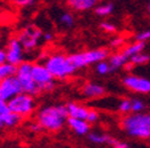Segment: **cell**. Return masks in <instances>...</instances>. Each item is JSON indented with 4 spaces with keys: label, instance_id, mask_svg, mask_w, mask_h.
Wrapping results in <instances>:
<instances>
[{
    "label": "cell",
    "instance_id": "6da1fadb",
    "mask_svg": "<svg viewBox=\"0 0 150 148\" xmlns=\"http://www.w3.org/2000/svg\"><path fill=\"white\" fill-rule=\"evenodd\" d=\"M67 118H69V113L66 106H48L38 112L37 121L40 124L43 129L55 132L62 129Z\"/></svg>",
    "mask_w": 150,
    "mask_h": 148
},
{
    "label": "cell",
    "instance_id": "7a4b0ae2",
    "mask_svg": "<svg viewBox=\"0 0 150 148\" xmlns=\"http://www.w3.org/2000/svg\"><path fill=\"white\" fill-rule=\"evenodd\" d=\"M123 130L137 138H150V113H133L126 115L122 121Z\"/></svg>",
    "mask_w": 150,
    "mask_h": 148
},
{
    "label": "cell",
    "instance_id": "3957f363",
    "mask_svg": "<svg viewBox=\"0 0 150 148\" xmlns=\"http://www.w3.org/2000/svg\"><path fill=\"white\" fill-rule=\"evenodd\" d=\"M45 67L49 69L54 79H66L71 77L77 69L74 68L69 56L64 54H52L44 61Z\"/></svg>",
    "mask_w": 150,
    "mask_h": 148
},
{
    "label": "cell",
    "instance_id": "277c9868",
    "mask_svg": "<svg viewBox=\"0 0 150 148\" xmlns=\"http://www.w3.org/2000/svg\"><path fill=\"white\" fill-rule=\"evenodd\" d=\"M108 56H109V51L106 49H94V50L83 51V52L73 54V55H70L69 57L72 64L74 66V68L81 69V68L88 67L91 64L106 60Z\"/></svg>",
    "mask_w": 150,
    "mask_h": 148
},
{
    "label": "cell",
    "instance_id": "5b68a950",
    "mask_svg": "<svg viewBox=\"0 0 150 148\" xmlns=\"http://www.w3.org/2000/svg\"><path fill=\"white\" fill-rule=\"evenodd\" d=\"M32 67L33 63L23 61L20 64H17V71H16V78L18 80V83L21 85V90L22 92L29 94L32 96H35L40 94V90L38 85L35 84V81L33 80L32 77Z\"/></svg>",
    "mask_w": 150,
    "mask_h": 148
},
{
    "label": "cell",
    "instance_id": "8992f818",
    "mask_svg": "<svg viewBox=\"0 0 150 148\" xmlns=\"http://www.w3.org/2000/svg\"><path fill=\"white\" fill-rule=\"evenodd\" d=\"M7 102H9V108H10L11 112L18 114L22 118L29 117L35 109L34 96L26 94V92L17 94L15 97H12Z\"/></svg>",
    "mask_w": 150,
    "mask_h": 148
},
{
    "label": "cell",
    "instance_id": "52a82bcc",
    "mask_svg": "<svg viewBox=\"0 0 150 148\" xmlns=\"http://www.w3.org/2000/svg\"><path fill=\"white\" fill-rule=\"evenodd\" d=\"M32 77L35 84L38 85L40 92L51 91L54 89V77L44 63H35L32 67Z\"/></svg>",
    "mask_w": 150,
    "mask_h": 148
},
{
    "label": "cell",
    "instance_id": "ba28073f",
    "mask_svg": "<svg viewBox=\"0 0 150 148\" xmlns=\"http://www.w3.org/2000/svg\"><path fill=\"white\" fill-rule=\"evenodd\" d=\"M42 36H43V33L39 28H37L34 26H29V27H26L20 33L17 38L26 51H32L39 45Z\"/></svg>",
    "mask_w": 150,
    "mask_h": 148
},
{
    "label": "cell",
    "instance_id": "9c48e42d",
    "mask_svg": "<svg viewBox=\"0 0 150 148\" xmlns=\"http://www.w3.org/2000/svg\"><path fill=\"white\" fill-rule=\"evenodd\" d=\"M6 51V61L15 66L20 64L25 61V49L22 46L18 38H12L7 43V46L5 49Z\"/></svg>",
    "mask_w": 150,
    "mask_h": 148
},
{
    "label": "cell",
    "instance_id": "30bf717a",
    "mask_svg": "<svg viewBox=\"0 0 150 148\" xmlns=\"http://www.w3.org/2000/svg\"><path fill=\"white\" fill-rule=\"evenodd\" d=\"M123 85L128 90L138 94H150V79L138 77V75H127L122 80Z\"/></svg>",
    "mask_w": 150,
    "mask_h": 148
},
{
    "label": "cell",
    "instance_id": "8fae6325",
    "mask_svg": "<svg viewBox=\"0 0 150 148\" xmlns=\"http://www.w3.org/2000/svg\"><path fill=\"white\" fill-rule=\"evenodd\" d=\"M20 92H22V90L16 75L0 80V97L1 98L9 101Z\"/></svg>",
    "mask_w": 150,
    "mask_h": 148
},
{
    "label": "cell",
    "instance_id": "7c38bea8",
    "mask_svg": "<svg viewBox=\"0 0 150 148\" xmlns=\"http://www.w3.org/2000/svg\"><path fill=\"white\" fill-rule=\"evenodd\" d=\"M69 128L76 132L77 135L79 136H83V135H87L89 134V130H91V124H89L87 120H83V119H77V118H72V117H69L66 120Z\"/></svg>",
    "mask_w": 150,
    "mask_h": 148
},
{
    "label": "cell",
    "instance_id": "4fadbf2b",
    "mask_svg": "<svg viewBox=\"0 0 150 148\" xmlns=\"http://www.w3.org/2000/svg\"><path fill=\"white\" fill-rule=\"evenodd\" d=\"M99 1L100 0H66V4L72 11L84 12L94 9Z\"/></svg>",
    "mask_w": 150,
    "mask_h": 148
},
{
    "label": "cell",
    "instance_id": "5bb4252c",
    "mask_svg": "<svg viewBox=\"0 0 150 148\" xmlns=\"http://www.w3.org/2000/svg\"><path fill=\"white\" fill-rule=\"evenodd\" d=\"M21 120H22V117L9 110L6 113L0 114V129L15 128L21 123Z\"/></svg>",
    "mask_w": 150,
    "mask_h": 148
},
{
    "label": "cell",
    "instance_id": "9a60e30c",
    "mask_svg": "<svg viewBox=\"0 0 150 148\" xmlns=\"http://www.w3.org/2000/svg\"><path fill=\"white\" fill-rule=\"evenodd\" d=\"M66 108H67L69 117L87 120V117H88V113H89V108L82 106V105H78V103H74V102L69 103V105L66 106Z\"/></svg>",
    "mask_w": 150,
    "mask_h": 148
},
{
    "label": "cell",
    "instance_id": "2e32d148",
    "mask_svg": "<svg viewBox=\"0 0 150 148\" xmlns=\"http://www.w3.org/2000/svg\"><path fill=\"white\" fill-rule=\"evenodd\" d=\"M82 94L88 98H98L105 94V89L95 83H87L82 87Z\"/></svg>",
    "mask_w": 150,
    "mask_h": 148
},
{
    "label": "cell",
    "instance_id": "e0dca14e",
    "mask_svg": "<svg viewBox=\"0 0 150 148\" xmlns=\"http://www.w3.org/2000/svg\"><path fill=\"white\" fill-rule=\"evenodd\" d=\"M128 60H129V58L127 57L123 52H117V54H114V55L110 56L109 64H110L111 69L115 71V69H118V68L123 67V66L128 62Z\"/></svg>",
    "mask_w": 150,
    "mask_h": 148
},
{
    "label": "cell",
    "instance_id": "ac0fdd59",
    "mask_svg": "<svg viewBox=\"0 0 150 148\" xmlns=\"http://www.w3.org/2000/svg\"><path fill=\"white\" fill-rule=\"evenodd\" d=\"M16 71H17V66H15L7 61L1 63L0 64V80L16 75Z\"/></svg>",
    "mask_w": 150,
    "mask_h": 148
},
{
    "label": "cell",
    "instance_id": "d6986e66",
    "mask_svg": "<svg viewBox=\"0 0 150 148\" xmlns=\"http://www.w3.org/2000/svg\"><path fill=\"white\" fill-rule=\"evenodd\" d=\"M144 46H145L144 41H139V40H137L136 43H133V44H131V45H128L127 47H125V50L122 51V52L129 58V57H132L133 55H136V54L143 52Z\"/></svg>",
    "mask_w": 150,
    "mask_h": 148
},
{
    "label": "cell",
    "instance_id": "ffe728a7",
    "mask_svg": "<svg viewBox=\"0 0 150 148\" xmlns=\"http://www.w3.org/2000/svg\"><path fill=\"white\" fill-rule=\"evenodd\" d=\"M111 138L110 136L108 135H104V134H98V132H91V134L88 135V140L91 142L95 143V145H110L111 142Z\"/></svg>",
    "mask_w": 150,
    "mask_h": 148
},
{
    "label": "cell",
    "instance_id": "44dd1931",
    "mask_svg": "<svg viewBox=\"0 0 150 148\" xmlns=\"http://www.w3.org/2000/svg\"><path fill=\"white\" fill-rule=\"evenodd\" d=\"M95 13L98 15L100 17H106L112 13L114 11V5L111 3H104V4H100V5H96L95 7Z\"/></svg>",
    "mask_w": 150,
    "mask_h": 148
},
{
    "label": "cell",
    "instance_id": "7402d4cb",
    "mask_svg": "<svg viewBox=\"0 0 150 148\" xmlns=\"http://www.w3.org/2000/svg\"><path fill=\"white\" fill-rule=\"evenodd\" d=\"M59 23L65 28H71L74 23V17L71 12H62L59 17Z\"/></svg>",
    "mask_w": 150,
    "mask_h": 148
},
{
    "label": "cell",
    "instance_id": "603a6c76",
    "mask_svg": "<svg viewBox=\"0 0 150 148\" xmlns=\"http://www.w3.org/2000/svg\"><path fill=\"white\" fill-rule=\"evenodd\" d=\"M150 60V56L146 55V54H143V52H139V54H136L133 55L132 57H129V61L134 64V66H142V64H145L148 63Z\"/></svg>",
    "mask_w": 150,
    "mask_h": 148
},
{
    "label": "cell",
    "instance_id": "cb8c5ba5",
    "mask_svg": "<svg viewBox=\"0 0 150 148\" xmlns=\"http://www.w3.org/2000/svg\"><path fill=\"white\" fill-rule=\"evenodd\" d=\"M95 69H96V73L100 74V75H105V74H109V73L112 71L111 67H110V64H109V62H106L105 60L96 63Z\"/></svg>",
    "mask_w": 150,
    "mask_h": 148
},
{
    "label": "cell",
    "instance_id": "d4e9b609",
    "mask_svg": "<svg viewBox=\"0 0 150 148\" xmlns=\"http://www.w3.org/2000/svg\"><path fill=\"white\" fill-rule=\"evenodd\" d=\"M118 110L121 113H125V114H128L129 112H132V102L131 100H121L118 103Z\"/></svg>",
    "mask_w": 150,
    "mask_h": 148
},
{
    "label": "cell",
    "instance_id": "484cf974",
    "mask_svg": "<svg viewBox=\"0 0 150 148\" xmlns=\"http://www.w3.org/2000/svg\"><path fill=\"white\" fill-rule=\"evenodd\" d=\"M132 102V112L133 113H138V112H142L144 109V103L142 102L140 100H131Z\"/></svg>",
    "mask_w": 150,
    "mask_h": 148
},
{
    "label": "cell",
    "instance_id": "4316f807",
    "mask_svg": "<svg viewBox=\"0 0 150 148\" xmlns=\"http://www.w3.org/2000/svg\"><path fill=\"white\" fill-rule=\"evenodd\" d=\"M100 28L106 33H115L116 32V26L111 22H103L100 24Z\"/></svg>",
    "mask_w": 150,
    "mask_h": 148
},
{
    "label": "cell",
    "instance_id": "83f0119b",
    "mask_svg": "<svg viewBox=\"0 0 150 148\" xmlns=\"http://www.w3.org/2000/svg\"><path fill=\"white\" fill-rule=\"evenodd\" d=\"M99 120V113L96 112L94 109H89V113H88V117H87V121L89 124H93V123H96Z\"/></svg>",
    "mask_w": 150,
    "mask_h": 148
},
{
    "label": "cell",
    "instance_id": "f1b7e54d",
    "mask_svg": "<svg viewBox=\"0 0 150 148\" xmlns=\"http://www.w3.org/2000/svg\"><path fill=\"white\" fill-rule=\"evenodd\" d=\"M137 40L139 41H146V40H150V29H146L144 32H140L139 34H137Z\"/></svg>",
    "mask_w": 150,
    "mask_h": 148
},
{
    "label": "cell",
    "instance_id": "f546056e",
    "mask_svg": "<svg viewBox=\"0 0 150 148\" xmlns=\"http://www.w3.org/2000/svg\"><path fill=\"white\" fill-rule=\"evenodd\" d=\"M110 146H112L114 148H128V145L126 142H122V141H118V140L112 137L111 142H110Z\"/></svg>",
    "mask_w": 150,
    "mask_h": 148
},
{
    "label": "cell",
    "instance_id": "4dcf8cb0",
    "mask_svg": "<svg viewBox=\"0 0 150 148\" xmlns=\"http://www.w3.org/2000/svg\"><path fill=\"white\" fill-rule=\"evenodd\" d=\"M12 1L16 4L17 6H22V7H27V6H32L35 0H12Z\"/></svg>",
    "mask_w": 150,
    "mask_h": 148
},
{
    "label": "cell",
    "instance_id": "1f68e13d",
    "mask_svg": "<svg viewBox=\"0 0 150 148\" xmlns=\"http://www.w3.org/2000/svg\"><path fill=\"white\" fill-rule=\"evenodd\" d=\"M10 108H9V102H7L6 100L1 98L0 97V114H3V113H6V112H9Z\"/></svg>",
    "mask_w": 150,
    "mask_h": 148
},
{
    "label": "cell",
    "instance_id": "d6a6232c",
    "mask_svg": "<svg viewBox=\"0 0 150 148\" xmlns=\"http://www.w3.org/2000/svg\"><path fill=\"white\" fill-rule=\"evenodd\" d=\"M123 44V39L122 38H115V39H112L111 40V46H114V47H118V46H121Z\"/></svg>",
    "mask_w": 150,
    "mask_h": 148
},
{
    "label": "cell",
    "instance_id": "836d02e7",
    "mask_svg": "<svg viewBox=\"0 0 150 148\" xmlns=\"http://www.w3.org/2000/svg\"><path fill=\"white\" fill-rule=\"evenodd\" d=\"M42 129H43V128L40 126V124H39L38 121L29 125V130H32L33 132H39V131H42Z\"/></svg>",
    "mask_w": 150,
    "mask_h": 148
},
{
    "label": "cell",
    "instance_id": "e575fe53",
    "mask_svg": "<svg viewBox=\"0 0 150 148\" xmlns=\"http://www.w3.org/2000/svg\"><path fill=\"white\" fill-rule=\"evenodd\" d=\"M4 62H6V51H5V49L0 47V64Z\"/></svg>",
    "mask_w": 150,
    "mask_h": 148
},
{
    "label": "cell",
    "instance_id": "d590c367",
    "mask_svg": "<svg viewBox=\"0 0 150 148\" xmlns=\"http://www.w3.org/2000/svg\"><path fill=\"white\" fill-rule=\"evenodd\" d=\"M42 38H43L44 41H51V40H52V34L49 33V32H47V33H44V34H43Z\"/></svg>",
    "mask_w": 150,
    "mask_h": 148
},
{
    "label": "cell",
    "instance_id": "8d00e7d4",
    "mask_svg": "<svg viewBox=\"0 0 150 148\" xmlns=\"http://www.w3.org/2000/svg\"><path fill=\"white\" fill-rule=\"evenodd\" d=\"M148 9H149V13H150V4H149V7H148Z\"/></svg>",
    "mask_w": 150,
    "mask_h": 148
}]
</instances>
